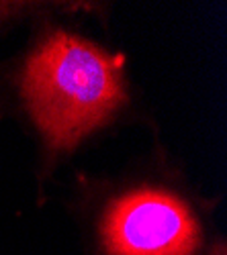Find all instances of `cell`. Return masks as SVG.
Wrapping results in <instances>:
<instances>
[{"label":"cell","mask_w":227,"mask_h":255,"mask_svg":"<svg viewBox=\"0 0 227 255\" xmlns=\"http://www.w3.org/2000/svg\"><path fill=\"white\" fill-rule=\"evenodd\" d=\"M23 98L53 149H70L125 102L119 59L84 39L53 33L27 61Z\"/></svg>","instance_id":"6da1fadb"},{"label":"cell","mask_w":227,"mask_h":255,"mask_svg":"<svg viewBox=\"0 0 227 255\" xmlns=\"http://www.w3.org/2000/svg\"><path fill=\"white\" fill-rule=\"evenodd\" d=\"M102 239L109 255H195L201 229L180 198L146 188L113 202Z\"/></svg>","instance_id":"7a4b0ae2"}]
</instances>
